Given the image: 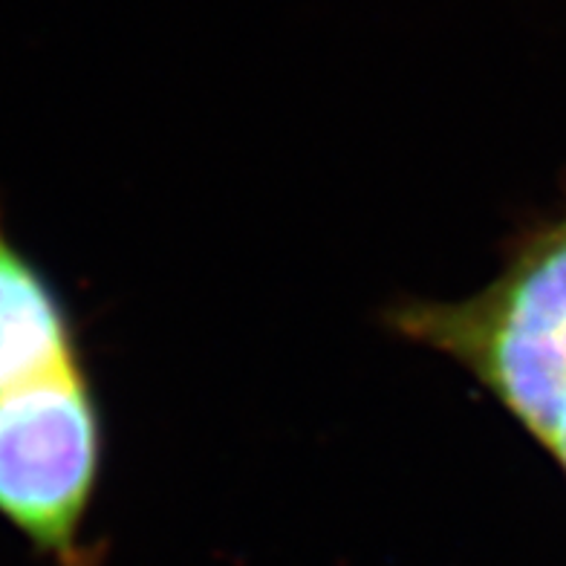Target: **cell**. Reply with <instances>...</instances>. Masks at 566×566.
I'll list each match as a JSON object with an SVG mask.
<instances>
[{
    "label": "cell",
    "mask_w": 566,
    "mask_h": 566,
    "mask_svg": "<svg viewBox=\"0 0 566 566\" xmlns=\"http://www.w3.org/2000/svg\"><path fill=\"white\" fill-rule=\"evenodd\" d=\"M388 321L465 367L544 446L566 394V214L523 240L478 295L396 306Z\"/></svg>",
    "instance_id": "6da1fadb"
},
{
    "label": "cell",
    "mask_w": 566,
    "mask_h": 566,
    "mask_svg": "<svg viewBox=\"0 0 566 566\" xmlns=\"http://www.w3.org/2000/svg\"><path fill=\"white\" fill-rule=\"evenodd\" d=\"M78 361L64 306L0 229V396Z\"/></svg>",
    "instance_id": "3957f363"
},
{
    "label": "cell",
    "mask_w": 566,
    "mask_h": 566,
    "mask_svg": "<svg viewBox=\"0 0 566 566\" xmlns=\"http://www.w3.org/2000/svg\"><path fill=\"white\" fill-rule=\"evenodd\" d=\"M102 471V417L82 361L0 396V514L75 558Z\"/></svg>",
    "instance_id": "7a4b0ae2"
}]
</instances>
